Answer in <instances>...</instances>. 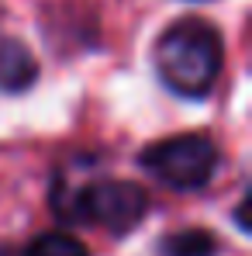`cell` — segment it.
I'll return each mask as SVG.
<instances>
[{
	"label": "cell",
	"instance_id": "cell-1",
	"mask_svg": "<svg viewBox=\"0 0 252 256\" xmlns=\"http://www.w3.org/2000/svg\"><path fill=\"white\" fill-rule=\"evenodd\" d=\"M221 35L211 21H173L156 42V73L180 97H208L221 73Z\"/></svg>",
	"mask_w": 252,
	"mask_h": 256
},
{
	"label": "cell",
	"instance_id": "cell-2",
	"mask_svg": "<svg viewBox=\"0 0 252 256\" xmlns=\"http://www.w3.org/2000/svg\"><path fill=\"white\" fill-rule=\"evenodd\" d=\"M52 212L62 222H86V225H100V228L121 236L145 218L149 194L135 180H93L76 190H69L62 180H55Z\"/></svg>",
	"mask_w": 252,
	"mask_h": 256
},
{
	"label": "cell",
	"instance_id": "cell-3",
	"mask_svg": "<svg viewBox=\"0 0 252 256\" xmlns=\"http://www.w3.org/2000/svg\"><path fill=\"white\" fill-rule=\"evenodd\" d=\"M138 166L173 190H201V187H208V180L218 170V146L204 132L159 138L156 146L142 149Z\"/></svg>",
	"mask_w": 252,
	"mask_h": 256
},
{
	"label": "cell",
	"instance_id": "cell-4",
	"mask_svg": "<svg viewBox=\"0 0 252 256\" xmlns=\"http://www.w3.org/2000/svg\"><path fill=\"white\" fill-rule=\"evenodd\" d=\"M38 80V62L31 48L17 38H0V90L21 94Z\"/></svg>",
	"mask_w": 252,
	"mask_h": 256
},
{
	"label": "cell",
	"instance_id": "cell-5",
	"mask_svg": "<svg viewBox=\"0 0 252 256\" xmlns=\"http://www.w3.org/2000/svg\"><path fill=\"white\" fill-rule=\"evenodd\" d=\"M163 256H218V239L208 228H183L159 242Z\"/></svg>",
	"mask_w": 252,
	"mask_h": 256
},
{
	"label": "cell",
	"instance_id": "cell-6",
	"mask_svg": "<svg viewBox=\"0 0 252 256\" xmlns=\"http://www.w3.org/2000/svg\"><path fill=\"white\" fill-rule=\"evenodd\" d=\"M21 256H90V250L69 232H42L24 246Z\"/></svg>",
	"mask_w": 252,
	"mask_h": 256
},
{
	"label": "cell",
	"instance_id": "cell-7",
	"mask_svg": "<svg viewBox=\"0 0 252 256\" xmlns=\"http://www.w3.org/2000/svg\"><path fill=\"white\" fill-rule=\"evenodd\" d=\"M0 256H14V253H10V250H7V246H0Z\"/></svg>",
	"mask_w": 252,
	"mask_h": 256
}]
</instances>
